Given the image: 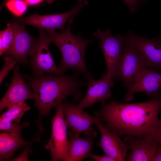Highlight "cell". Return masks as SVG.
Returning <instances> with one entry per match:
<instances>
[{
  "label": "cell",
  "instance_id": "obj_1",
  "mask_svg": "<svg viewBox=\"0 0 161 161\" xmlns=\"http://www.w3.org/2000/svg\"><path fill=\"white\" fill-rule=\"evenodd\" d=\"M161 109V97L132 103L112 100L102 102L94 114L104 126L120 137L141 138L154 134L159 124Z\"/></svg>",
  "mask_w": 161,
  "mask_h": 161
},
{
  "label": "cell",
  "instance_id": "obj_2",
  "mask_svg": "<svg viewBox=\"0 0 161 161\" xmlns=\"http://www.w3.org/2000/svg\"><path fill=\"white\" fill-rule=\"evenodd\" d=\"M80 73L76 70L72 75L53 76L52 74L40 77L25 74L22 76L28 81L34 95V106L38 109L39 116L36 121L40 134L44 131L41 123L43 117L49 114L51 110L66 98L72 95L75 101L81 100L80 88L87 83L78 80Z\"/></svg>",
  "mask_w": 161,
  "mask_h": 161
},
{
  "label": "cell",
  "instance_id": "obj_3",
  "mask_svg": "<svg viewBox=\"0 0 161 161\" xmlns=\"http://www.w3.org/2000/svg\"><path fill=\"white\" fill-rule=\"evenodd\" d=\"M70 19L66 29L60 33L55 30L47 32L51 43L59 49L62 58L59 68L64 73L68 69H72L83 74L84 77H92L86 65L84 56L87 45L93 42L92 40L84 38L80 34L73 35L71 27L74 18Z\"/></svg>",
  "mask_w": 161,
  "mask_h": 161
},
{
  "label": "cell",
  "instance_id": "obj_4",
  "mask_svg": "<svg viewBox=\"0 0 161 161\" xmlns=\"http://www.w3.org/2000/svg\"><path fill=\"white\" fill-rule=\"evenodd\" d=\"M145 58L132 44L125 41L122 54L112 79L121 80L126 87L135 81L147 67Z\"/></svg>",
  "mask_w": 161,
  "mask_h": 161
},
{
  "label": "cell",
  "instance_id": "obj_5",
  "mask_svg": "<svg viewBox=\"0 0 161 161\" xmlns=\"http://www.w3.org/2000/svg\"><path fill=\"white\" fill-rule=\"evenodd\" d=\"M61 102L55 107L56 112L52 118L51 137L45 145L52 160L69 161L67 126L62 108Z\"/></svg>",
  "mask_w": 161,
  "mask_h": 161
},
{
  "label": "cell",
  "instance_id": "obj_6",
  "mask_svg": "<svg viewBox=\"0 0 161 161\" xmlns=\"http://www.w3.org/2000/svg\"><path fill=\"white\" fill-rule=\"evenodd\" d=\"M40 36L30 55V64L35 76L40 77L45 73L57 75L64 74L55 65L49 50L51 43L48 35L39 29Z\"/></svg>",
  "mask_w": 161,
  "mask_h": 161
},
{
  "label": "cell",
  "instance_id": "obj_7",
  "mask_svg": "<svg viewBox=\"0 0 161 161\" xmlns=\"http://www.w3.org/2000/svg\"><path fill=\"white\" fill-rule=\"evenodd\" d=\"M93 35L100 40L99 47L102 51L105 58L106 74L109 78L112 79L121 57L123 45L125 41L123 36L112 34L109 27L104 32L97 29Z\"/></svg>",
  "mask_w": 161,
  "mask_h": 161
},
{
  "label": "cell",
  "instance_id": "obj_8",
  "mask_svg": "<svg viewBox=\"0 0 161 161\" xmlns=\"http://www.w3.org/2000/svg\"><path fill=\"white\" fill-rule=\"evenodd\" d=\"M85 6L83 3L78 2L75 6L65 13L46 15L35 13L19 18L16 21L24 25L33 26L47 32L56 29L63 30L66 23L77 15Z\"/></svg>",
  "mask_w": 161,
  "mask_h": 161
},
{
  "label": "cell",
  "instance_id": "obj_9",
  "mask_svg": "<svg viewBox=\"0 0 161 161\" xmlns=\"http://www.w3.org/2000/svg\"><path fill=\"white\" fill-rule=\"evenodd\" d=\"M62 108L67 127L74 133L85 135L94 138L97 132L92 127L96 125L97 119L93 117L77 105L66 100L61 102Z\"/></svg>",
  "mask_w": 161,
  "mask_h": 161
},
{
  "label": "cell",
  "instance_id": "obj_10",
  "mask_svg": "<svg viewBox=\"0 0 161 161\" xmlns=\"http://www.w3.org/2000/svg\"><path fill=\"white\" fill-rule=\"evenodd\" d=\"M124 40L134 46L142 54L148 68L156 71L161 69V35L148 39L128 31Z\"/></svg>",
  "mask_w": 161,
  "mask_h": 161
},
{
  "label": "cell",
  "instance_id": "obj_11",
  "mask_svg": "<svg viewBox=\"0 0 161 161\" xmlns=\"http://www.w3.org/2000/svg\"><path fill=\"white\" fill-rule=\"evenodd\" d=\"M10 24L14 31V38L12 45L4 54L18 63L26 65L28 63V57L37 41L26 31L24 25L16 21Z\"/></svg>",
  "mask_w": 161,
  "mask_h": 161
},
{
  "label": "cell",
  "instance_id": "obj_12",
  "mask_svg": "<svg viewBox=\"0 0 161 161\" xmlns=\"http://www.w3.org/2000/svg\"><path fill=\"white\" fill-rule=\"evenodd\" d=\"M127 88V91L125 97L126 102L132 100L134 94L138 92L144 93L150 98L161 97V73L146 67Z\"/></svg>",
  "mask_w": 161,
  "mask_h": 161
},
{
  "label": "cell",
  "instance_id": "obj_13",
  "mask_svg": "<svg viewBox=\"0 0 161 161\" xmlns=\"http://www.w3.org/2000/svg\"><path fill=\"white\" fill-rule=\"evenodd\" d=\"M100 133V139L97 144L104 153L115 161H126L129 145L122 141L118 134L107 129L97 119L96 125Z\"/></svg>",
  "mask_w": 161,
  "mask_h": 161
},
{
  "label": "cell",
  "instance_id": "obj_14",
  "mask_svg": "<svg viewBox=\"0 0 161 161\" xmlns=\"http://www.w3.org/2000/svg\"><path fill=\"white\" fill-rule=\"evenodd\" d=\"M88 79L86 92L77 105L79 108L83 110L96 103L105 102L109 99L111 96V88L114 85V80L109 78L106 73L103 74L98 80H94L92 77Z\"/></svg>",
  "mask_w": 161,
  "mask_h": 161
},
{
  "label": "cell",
  "instance_id": "obj_15",
  "mask_svg": "<svg viewBox=\"0 0 161 161\" xmlns=\"http://www.w3.org/2000/svg\"><path fill=\"white\" fill-rule=\"evenodd\" d=\"M19 64H17L8 89L1 100L0 111L10 106L31 99H34V93L28 84L24 81L19 71Z\"/></svg>",
  "mask_w": 161,
  "mask_h": 161
},
{
  "label": "cell",
  "instance_id": "obj_16",
  "mask_svg": "<svg viewBox=\"0 0 161 161\" xmlns=\"http://www.w3.org/2000/svg\"><path fill=\"white\" fill-rule=\"evenodd\" d=\"M29 123L25 122L18 124L9 131H3L0 134V160H8L12 157L19 148L39 141L40 138L35 137L32 141L27 142L22 137L21 132L28 127Z\"/></svg>",
  "mask_w": 161,
  "mask_h": 161
},
{
  "label": "cell",
  "instance_id": "obj_17",
  "mask_svg": "<svg viewBox=\"0 0 161 161\" xmlns=\"http://www.w3.org/2000/svg\"><path fill=\"white\" fill-rule=\"evenodd\" d=\"M123 141L130 150L126 161H153L157 154L159 143L154 139L126 137Z\"/></svg>",
  "mask_w": 161,
  "mask_h": 161
},
{
  "label": "cell",
  "instance_id": "obj_18",
  "mask_svg": "<svg viewBox=\"0 0 161 161\" xmlns=\"http://www.w3.org/2000/svg\"><path fill=\"white\" fill-rule=\"evenodd\" d=\"M69 161H81L90 157L93 148V138H82L71 130L67 132Z\"/></svg>",
  "mask_w": 161,
  "mask_h": 161
},
{
  "label": "cell",
  "instance_id": "obj_19",
  "mask_svg": "<svg viewBox=\"0 0 161 161\" xmlns=\"http://www.w3.org/2000/svg\"><path fill=\"white\" fill-rule=\"evenodd\" d=\"M0 116V129L9 131L18 124L23 115L30 108L25 101L13 104Z\"/></svg>",
  "mask_w": 161,
  "mask_h": 161
},
{
  "label": "cell",
  "instance_id": "obj_20",
  "mask_svg": "<svg viewBox=\"0 0 161 161\" xmlns=\"http://www.w3.org/2000/svg\"><path fill=\"white\" fill-rule=\"evenodd\" d=\"M14 38V33L10 23L7 24V27L0 32V55H2L9 49Z\"/></svg>",
  "mask_w": 161,
  "mask_h": 161
},
{
  "label": "cell",
  "instance_id": "obj_21",
  "mask_svg": "<svg viewBox=\"0 0 161 161\" xmlns=\"http://www.w3.org/2000/svg\"><path fill=\"white\" fill-rule=\"evenodd\" d=\"M5 4L11 12L16 16H19L26 11L28 4L24 0H8Z\"/></svg>",
  "mask_w": 161,
  "mask_h": 161
},
{
  "label": "cell",
  "instance_id": "obj_22",
  "mask_svg": "<svg viewBox=\"0 0 161 161\" xmlns=\"http://www.w3.org/2000/svg\"><path fill=\"white\" fill-rule=\"evenodd\" d=\"M4 64L0 72V84H1L5 78L7 76L8 73L14 69L17 62L12 58L5 56L4 58Z\"/></svg>",
  "mask_w": 161,
  "mask_h": 161
},
{
  "label": "cell",
  "instance_id": "obj_23",
  "mask_svg": "<svg viewBox=\"0 0 161 161\" xmlns=\"http://www.w3.org/2000/svg\"><path fill=\"white\" fill-rule=\"evenodd\" d=\"M129 8L131 13L135 14L137 12V8L139 0H122Z\"/></svg>",
  "mask_w": 161,
  "mask_h": 161
},
{
  "label": "cell",
  "instance_id": "obj_24",
  "mask_svg": "<svg viewBox=\"0 0 161 161\" xmlns=\"http://www.w3.org/2000/svg\"><path fill=\"white\" fill-rule=\"evenodd\" d=\"M90 158L96 161H115L114 159L106 154L100 156L92 154Z\"/></svg>",
  "mask_w": 161,
  "mask_h": 161
},
{
  "label": "cell",
  "instance_id": "obj_25",
  "mask_svg": "<svg viewBox=\"0 0 161 161\" xmlns=\"http://www.w3.org/2000/svg\"><path fill=\"white\" fill-rule=\"evenodd\" d=\"M161 134V119L159 120L158 126L156 130L151 135L145 137L148 138H153L156 137Z\"/></svg>",
  "mask_w": 161,
  "mask_h": 161
},
{
  "label": "cell",
  "instance_id": "obj_26",
  "mask_svg": "<svg viewBox=\"0 0 161 161\" xmlns=\"http://www.w3.org/2000/svg\"><path fill=\"white\" fill-rule=\"evenodd\" d=\"M153 161H161V143L158 144L157 154Z\"/></svg>",
  "mask_w": 161,
  "mask_h": 161
},
{
  "label": "cell",
  "instance_id": "obj_27",
  "mask_svg": "<svg viewBox=\"0 0 161 161\" xmlns=\"http://www.w3.org/2000/svg\"><path fill=\"white\" fill-rule=\"evenodd\" d=\"M27 4L34 5L41 2L43 0H25Z\"/></svg>",
  "mask_w": 161,
  "mask_h": 161
},
{
  "label": "cell",
  "instance_id": "obj_28",
  "mask_svg": "<svg viewBox=\"0 0 161 161\" xmlns=\"http://www.w3.org/2000/svg\"><path fill=\"white\" fill-rule=\"evenodd\" d=\"M150 139H154L157 142L159 143H161V134L156 137Z\"/></svg>",
  "mask_w": 161,
  "mask_h": 161
},
{
  "label": "cell",
  "instance_id": "obj_29",
  "mask_svg": "<svg viewBox=\"0 0 161 161\" xmlns=\"http://www.w3.org/2000/svg\"><path fill=\"white\" fill-rule=\"evenodd\" d=\"M78 2H81L85 4L86 6H87L88 4L87 0H78Z\"/></svg>",
  "mask_w": 161,
  "mask_h": 161
},
{
  "label": "cell",
  "instance_id": "obj_30",
  "mask_svg": "<svg viewBox=\"0 0 161 161\" xmlns=\"http://www.w3.org/2000/svg\"><path fill=\"white\" fill-rule=\"evenodd\" d=\"M47 3L49 4H52L55 0H46Z\"/></svg>",
  "mask_w": 161,
  "mask_h": 161
},
{
  "label": "cell",
  "instance_id": "obj_31",
  "mask_svg": "<svg viewBox=\"0 0 161 161\" xmlns=\"http://www.w3.org/2000/svg\"><path fill=\"white\" fill-rule=\"evenodd\" d=\"M8 0H5L4 1V3L2 4V5H1V9L2 7L4 5V4H5L6 3V2L7 1H8Z\"/></svg>",
  "mask_w": 161,
  "mask_h": 161
},
{
  "label": "cell",
  "instance_id": "obj_32",
  "mask_svg": "<svg viewBox=\"0 0 161 161\" xmlns=\"http://www.w3.org/2000/svg\"><path fill=\"white\" fill-rule=\"evenodd\" d=\"M145 0H139L138 4H140L143 3Z\"/></svg>",
  "mask_w": 161,
  "mask_h": 161
}]
</instances>
